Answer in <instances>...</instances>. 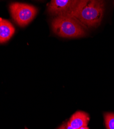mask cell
<instances>
[{
    "label": "cell",
    "mask_w": 114,
    "mask_h": 129,
    "mask_svg": "<svg viewBox=\"0 0 114 129\" xmlns=\"http://www.w3.org/2000/svg\"><path fill=\"white\" fill-rule=\"evenodd\" d=\"M12 17L20 26H25L32 21L37 14L38 10L34 6L24 3H13L9 6Z\"/></svg>",
    "instance_id": "3957f363"
},
{
    "label": "cell",
    "mask_w": 114,
    "mask_h": 129,
    "mask_svg": "<svg viewBox=\"0 0 114 129\" xmlns=\"http://www.w3.org/2000/svg\"><path fill=\"white\" fill-rule=\"evenodd\" d=\"M51 28L58 36L64 38H77L85 35L84 27L70 16H57L51 21Z\"/></svg>",
    "instance_id": "7a4b0ae2"
},
{
    "label": "cell",
    "mask_w": 114,
    "mask_h": 129,
    "mask_svg": "<svg viewBox=\"0 0 114 129\" xmlns=\"http://www.w3.org/2000/svg\"><path fill=\"white\" fill-rule=\"evenodd\" d=\"M104 118L107 129H114V113H105Z\"/></svg>",
    "instance_id": "52a82bcc"
},
{
    "label": "cell",
    "mask_w": 114,
    "mask_h": 129,
    "mask_svg": "<svg viewBox=\"0 0 114 129\" xmlns=\"http://www.w3.org/2000/svg\"><path fill=\"white\" fill-rule=\"evenodd\" d=\"M15 28L9 21L0 18V44H3L11 38Z\"/></svg>",
    "instance_id": "5b68a950"
},
{
    "label": "cell",
    "mask_w": 114,
    "mask_h": 129,
    "mask_svg": "<svg viewBox=\"0 0 114 129\" xmlns=\"http://www.w3.org/2000/svg\"><path fill=\"white\" fill-rule=\"evenodd\" d=\"M76 0H53L48 4V13L54 16L67 15L77 5Z\"/></svg>",
    "instance_id": "277c9868"
},
{
    "label": "cell",
    "mask_w": 114,
    "mask_h": 129,
    "mask_svg": "<svg viewBox=\"0 0 114 129\" xmlns=\"http://www.w3.org/2000/svg\"><path fill=\"white\" fill-rule=\"evenodd\" d=\"M104 8L103 1L82 0L66 16L74 18L83 26L97 27L102 20Z\"/></svg>",
    "instance_id": "6da1fadb"
},
{
    "label": "cell",
    "mask_w": 114,
    "mask_h": 129,
    "mask_svg": "<svg viewBox=\"0 0 114 129\" xmlns=\"http://www.w3.org/2000/svg\"><path fill=\"white\" fill-rule=\"evenodd\" d=\"M66 129H74V128H72L69 124L68 123H67V124L66 125Z\"/></svg>",
    "instance_id": "9c48e42d"
},
{
    "label": "cell",
    "mask_w": 114,
    "mask_h": 129,
    "mask_svg": "<svg viewBox=\"0 0 114 129\" xmlns=\"http://www.w3.org/2000/svg\"><path fill=\"white\" fill-rule=\"evenodd\" d=\"M78 129H89V128L87 126H82V127H80Z\"/></svg>",
    "instance_id": "30bf717a"
},
{
    "label": "cell",
    "mask_w": 114,
    "mask_h": 129,
    "mask_svg": "<svg viewBox=\"0 0 114 129\" xmlns=\"http://www.w3.org/2000/svg\"><path fill=\"white\" fill-rule=\"evenodd\" d=\"M89 119V116L87 113L78 111L72 115L68 123L72 128L78 129L82 126H87Z\"/></svg>",
    "instance_id": "8992f818"
},
{
    "label": "cell",
    "mask_w": 114,
    "mask_h": 129,
    "mask_svg": "<svg viewBox=\"0 0 114 129\" xmlns=\"http://www.w3.org/2000/svg\"><path fill=\"white\" fill-rule=\"evenodd\" d=\"M58 129H66V125L63 124H62L61 126H60L59 127V128Z\"/></svg>",
    "instance_id": "ba28073f"
}]
</instances>
